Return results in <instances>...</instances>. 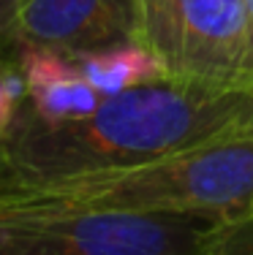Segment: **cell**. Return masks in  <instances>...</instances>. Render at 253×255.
<instances>
[{
  "label": "cell",
  "instance_id": "cell-8",
  "mask_svg": "<svg viewBox=\"0 0 253 255\" xmlns=\"http://www.w3.org/2000/svg\"><path fill=\"white\" fill-rule=\"evenodd\" d=\"M27 101L25 74L19 68V60H8L0 49V136L11 128L19 106Z\"/></svg>",
  "mask_w": 253,
  "mask_h": 255
},
{
  "label": "cell",
  "instance_id": "cell-5",
  "mask_svg": "<svg viewBox=\"0 0 253 255\" xmlns=\"http://www.w3.org/2000/svg\"><path fill=\"white\" fill-rule=\"evenodd\" d=\"M139 44L136 0H27L0 38L5 46H46L68 57Z\"/></svg>",
  "mask_w": 253,
  "mask_h": 255
},
{
  "label": "cell",
  "instance_id": "cell-4",
  "mask_svg": "<svg viewBox=\"0 0 253 255\" xmlns=\"http://www.w3.org/2000/svg\"><path fill=\"white\" fill-rule=\"evenodd\" d=\"M139 44L169 79L253 87V27L245 0H136Z\"/></svg>",
  "mask_w": 253,
  "mask_h": 255
},
{
  "label": "cell",
  "instance_id": "cell-1",
  "mask_svg": "<svg viewBox=\"0 0 253 255\" xmlns=\"http://www.w3.org/2000/svg\"><path fill=\"white\" fill-rule=\"evenodd\" d=\"M253 136V87L158 79L104 98L90 117L49 123L22 103L0 136V179L125 168Z\"/></svg>",
  "mask_w": 253,
  "mask_h": 255
},
{
  "label": "cell",
  "instance_id": "cell-2",
  "mask_svg": "<svg viewBox=\"0 0 253 255\" xmlns=\"http://www.w3.org/2000/svg\"><path fill=\"white\" fill-rule=\"evenodd\" d=\"M0 212H164L253 220V136L164 160L49 179H0Z\"/></svg>",
  "mask_w": 253,
  "mask_h": 255
},
{
  "label": "cell",
  "instance_id": "cell-6",
  "mask_svg": "<svg viewBox=\"0 0 253 255\" xmlns=\"http://www.w3.org/2000/svg\"><path fill=\"white\" fill-rule=\"evenodd\" d=\"M16 60L27 84V109L41 120L65 123V120L90 117L101 106L104 95L87 84L76 63L63 52L46 46H22Z\"/></svg>",
  "mask_w": 253,
  "mask_h": 255
},
{
  "label": "cell",
  "instance_id": "cell-11",
  "mask_svg": "<svg viewBox=\"0 0 253 255\" xmlns=\"http://www.w3.org/2000/svg\"><path fill=\"white\" fill-rule=\"evenodd\" d=\"M245 8H248V19H251V27H253V0H245Z\"/></svg>",
  "mask_w": 253,
  "mask_h": 255
},
{
  "label": "cell",
  "instance_id": "cell-7",
  "mask_svg": "<svg viewBox=\"0 0 253 255\" xmlns=\"http://www.w3.org/2000/svg\"><path fill=\"white\" fill-rule=\"evenodd\" d=\"M79 68V74L87 79L93 90H98L104 98L128 93L142 84L166 79L164 65L158 63L153 52L142 44H123L109 49H95L71 57Z\"/></svg>",
  "mask_w": 253,
  "mask_h": 255
},
{
  "label": "cell",
  "instance_id": "cell-10",
  "mask_svg": "<svg viewBox=\"0 0 253 255\" xmlns=\"http://www.w3.org/2000/svg\"><path fill=\"white\" fill-rule=\"evenodd\" d=\"M25 3L27 0H0V38L5 35V30H8V25L16 16V11H19Z\"/></svg>",
  "mask_w": 253,
  "mask_h": 255
},
{
  "label": "cell",
  "instance_id": "cell-9",
  "mask_svg": "<svg viewBox=\"0 0 253 255\" xmlns=\"http://www.w3.org/2000/svg\"><path fill=\"white\" fill-rule=\"evenodd\" d=\"M224 255H253V220L248 226H240L237 234L232 236Z\"/></svg>",
  "mask_w": 253,
  "mask_h": 255
},
{
  "label": "cell",
  "instance_id": "cell-3",
  "mask_svg": "<svg viewBox=\"0 0 253 255\" xmlns=\"http://www.w3.org/2000/svg\"><path fill=\"white\" fill-rule=\"evenodd\" d=\"M237 226L164 212H0V255H224Z\"/></svg>",
  "mask_w": 253,
  "mask_h": 255
}]
</instances>
